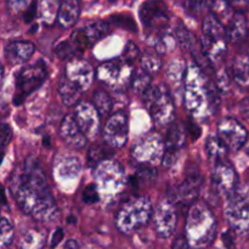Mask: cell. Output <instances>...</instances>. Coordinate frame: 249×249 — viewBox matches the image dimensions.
<instances>
[{
	"label": "cell",
	"mask_w": 249,
	"mask_h": 249,
	"mask_svg": "<svg viewBox=\"0 0 249 249\" xmlns=\"http://www.w3.org/2000/svg\"><path fill=\"white\" fill-rule=\"evenodd\" d=\"M10 190L22 212L38 221L57 219L58 208L46 184V178L34 158H27L10 178Z\"/></svg>",
	"instance_id": "cell-1"
},
{
	"label": "cell",
	"mask_w": 249,
	"mask_h": 249,
	"mask_svg": "<svg viewBox=\"0 0 249 249\" xmlns=\"http://www.w3.org/2000/svg\"><path fill=\"white\" fill-rule=\"evenodd\" d=\"M185 97L184 101L187 109L194 116L203 118L206 117L202 111L204 104L209 107L211 112H215L220 104L219 89L207 79V74L202 72L195 63L192 67L185 71Z\"/></svg>",
	"instance_id": "cell-2"
},
{
	"label": "cell",
	"mask_w": 249,
	"mask_h": 249,
	"mask_svg": "<svg viewBox=\"0 0 249 249\" xmlns=\"http://www.w3.org/2000/svg\"><path fill=\"white\" fill-rule=\"evenodd\" d=\"M216 220L203 202L192 204L187 213L185 236L192 249H206L215 240Z\"/></svg>",
	"instance_id": "cell-3"
},
{
	"label": "cell",
	"mask_w": 249,
	"mask_h": 249,
	"mask_svg": "<svg viewBox=\"0 0 249 249\" xmlns=\"http://www.w3.org/2000/svg\"><path fill=\"white\" fill-rule=\"evenodd\" d=\"M152 204L146 197H134L126 201L116 215V226L124 235L143 228L152 218Z\"/></svg>",
	"instance_id": "cell-4"
},
{
	"label": "cell",
	"mask_w": 249,
	"mask_h": 249,
	"mask_svg": "<svg viewBox=\"0 0 249 249\" xmlns=\"http://www.w3.org/2000/svg\"><path fill=\"white\" fill-rule=\"evenodd\" d=\"M225 216L230 228L240 236H249V186L238 185L228 196Z\"/></svg>",
	"instance_id": "cell-5"
},
{
	"label": "cell",
	"mask_w": 249,
	"mask_h": 249,
	"mask_svg": "<svg viewBox=\"0 0 249 249\" xmlns=\"http://www.w3.org/2000/svg\"><path fill=\"white\" fill-rule=\"evenodd\" d=\"M142 96L148 107L151 118L157 125L172 124L175 117V105L172 95L164 85L151 87Z\"/></svg>",
	"instance_id": "cell-6"
},
{
	"label": "cell",
	"mask_w": 249,
	"mask_h": 249,
	"mask_svg": "<svg viewBox=\"0 0 249 249\" xmlns=\"http://www.w3.org/2000/svg\"><path fill=\"white\" fill-rule=\"evenodd\" d=\"M201 45L204 53L209 56L211 60H219L226 53V40L228 34L224 24L214 16L208 15L203 21L202 27Z\"/></svg>",
	"instance_id": "cell-7"
},
{
	"label": "cell",
	"mask_w": 249,
	"mask_h": 249,
	"mask_svg": "<svg viewBox=\"0 0 249 249\" xmlns=\"http://www.w3.org/2000/svg\"><path fill=\"white\" fill-rule=\"evenodd\" d=\"M48 78V68L43 61H38L34 65L26 66L18 72L16 77V94L14 104L16 106L23 104L26 97L38 90Z\"/></svg>",
	"instance_id": "cell-8"
},
{
	"label": "cell",
	"mask_w": 249,
	"mask_h": 249,
	"mask_svg": "<svg viewBox=\"0 0 249 249\" xmlns=\"http://www.w3.org/2000/svg\"><path fill=\"white\" fill-rule=\"evenodd\" d=\"M133 73L131 63H128L123 58H119V60L102 63L97 68L96 78L106 87L116 91H122L125 89L128 83L131 82Z\"/></svg>",
	"instance_id": "cell-9"
},
{
	"label": "cell",
	"mask_w": 249,
	"mask_h": 249,
	"mask_svg": "<svg viewBox=\"0 0 249 249\" xmlns=\"http://www.w3.org/2000/svg\"><path fill=\"white\" fill-rule=\"evenodd\" d=\"M139 16L148 34H160L169 24L168 6L163 0H146L139 10Z\"/></svg>",
	"instance_id": "cell-10"
},
{
	"label": "cell",
	"mask_w": 249,
	"mask_h": 249,
	"mask_svg": "<svg viewBox=\"0 0 249 249\" xmlns=\"http://www.w3.org/2000/svg\"><path fill=\"white\" fill-rule=\"evenodd\" d=\"M97 190L102 194H116L123 187L125 182V175L122 165L118 162H112L107 160L96 165L95 170Z\"/></svg>",
	"instance_id": "cell-11"
},
{
	"label": "cell",
	"mask_w": 249,
	"mask_h": 249,
	"mask_svg": "<svg viewBox=\"0 0 249 249\" xmlns=\"http://www.w3.org/2000/svg\"><path fill=\"white\" fill-rule=\"evenodd\" d=\"M202 186V177L197 167H190L184 181L169 191V198L179 206L194 204Z\"/></svg>",
	"instance_id": "cell-12"
},
{
	"label": "cell",
	"mask_w": 249,
	"mask_h": 249,
	"mask_svg": "<svg viewBox=\"0 0 249 249\" xmlns=\"http://www.w3.org/2000/svg\"><path fill=\"white\" fill-rule=\"evenodd\" d=\"M165 145L156 134H150L136 142L133 148V156L139 164L151 165L163 160Z\"/></svg>",
	"instance_id": "cell-13"
},
{
	"label": "cell",
	"mask_w": 249,
	"mask_h": 249,
	"mask_svg": "<svg viewBox=\"0 0 249 249\" xmlns=\"http://www.w3.org/2000/svg\"><path fill=\"white\" fill-rule=\"evenodd\" d=\"M238 175L235 168L226 160L216 162L212 173V187L218 195L229 196L238 186Z\"/></svg>",
	"instance_id": "cell-14"
},
{
	"label": "cell",
	"mask_w": 249,
	"mask_h": 249,
	"mask_svg": "<svg viewBox=\"0 0 249 249\" xmlns=\"http://www.w3.org/2000/svg\"><path fill=\"white\" fill-rule=\"evenodd\" d=\"M177 204L172 199H163L160 202L153 215L156 233L160 238H168L174 233L177 229Z\"/></svg>",
	"instance_id": "cell-15"
},
{
	"label": "cell",
	"mask_w": 249,
	"mask_h": 249,
	"mask_svg": "<svg viewBox=\"0 0 249 249\" xmlns=\"http://www.w3.org/2000/svg\"><path fill=\"white\" fill-rule=\"evenodd\" d=\"M218 136L221 139L229 151L241 150L248 139L245 126L233 118H224L218 124Z\"/></svg>",
	"instance_id": "cell-16"
},
{
	"label": "cell",
	"mask_w": 249,
	"mask_h": 249,
	"mask_svg": "<svg viewBox=\"0 0 249 249\" xmlns=\"http://www.w3.org/2000/svg\"><path fill=\"white\" fill-rule=\"evenodd\" d=\"M105 142L112 148H121L128 139V118L123 111L109 116L104 128Z\"/></svg>",
	"instance_id": "cell-17"
},
{
	"label": "cell",
	"mask_w": 249,
	"mask_h": 249,
	"mask_svg": "<svg viewBox=\"0 0 249 249\" xmlns=\"http://www.w3.org/2000/svg\"><path fill=\"white\" fill-rule=\"evenodd\" d=\"M109 32V23L106 21H92L88 23L87 26L83 28L77 29L72 33L71 40L72 43L83 51L84 49L90 48L92 44L96 43L101 38H104L107 33Z\"/></svg>",
	"instance_id": "cell-18"
},
{
	"label": "cell",
	"mask_w": 249,
	"mask_h": 249,
	"mask_svg": "<svg viewBox=\"0 0 249 249\" xmlns=\"http://www.w3.org/2000/svg\"><path fill=\"white\" fill-rule=\"evenodd\" d=\"M74 118L78 125L88 139H94L100 129V113L94 105L78 104L74 111Z\"/></svg>",
	"instance_id": "cell-19"
},
{
	"label": "cell",
	"mask_w": 249,
	"mask_h": 249,
	"mask_svg": "<svg viewBox=\"0 0 249 249\" xmlns=\"http://www.w3.org/2000/svg\"><path fill=\"white\" fill-rule=\"evenodd\" d=\"M60 135L66 145L80 150L87 145L88 138L78 125L74 116H66L60 124Z\"/></svg>",
	"instance_id": "cell-20"
},
{
	"label": "cell",
	"mask_w": 249,
	"mask_h": 249,
	"mask_svg": "<svg viewBox=\"0 0 249 249\" xmlns=\"http://www.w3.org/2000/svg\"><path fill=\"white\" fill-rule=\"evenodd\" d=\"M65 75L84 91L91 84L94 72H92V68L90 67L89 63L83 60L74 58V60H71L66 67Z\"/></svg>",
	"instance_id": "cell-21"
},
{
	"label": "cell",
	"mask_w": 249,
	"mask_h": 249,
	"mask_svg": "<svg viewBox=\"0 0 249 249\" xmlns=\"http://www.w3.org/2000/svg\"><path fill=\"white\" fill-rule=\"evenodd\" d=\"M36 51L33 43L26 40L11 41L5 48V58L11 66H18L27 62Z\"/></svg>",
	"instance_id": "cell-22"
},
{
	"label": "cell",
	"mask_w": 249,
	"mask_h": 249,
	"mask_svg": "<svg viewBox=\"0 0 249 249\" xmlns=\"http://www.w3.org/2000/svg\"><path fill=\"white\" fill-rule=\"evenodd\" d=\"M79 15L80 5L78 0H60L56 19L62 28L74 26L79 18Z\"/></svg>",
	"instance_id": "cell-23"
},
{
	"label": "cell",
	"mask_w": 249,
	"mask_h": 249,
	"mask_svg": "<svg viewBox=\"0 0 249 249\" xmlns=\"http://www.w3.org/2000/svg\"><path fill=\"white\" fill-rule=\"evenodd\" d=\"M249 26L248 19L243 15V12L237 11L233 14L232 18L230 19L226 28V34H228V39H230L233 43H240V41L245 40L248 36Z\"/></svg>",
	"instance_id": "cell-24"
},
{
	"label": "cell",
	"mask_w": 249,
	"mask_h": 249,
	"mask_svg": "<svg viewBox=\"0 0 249 249\" xmlns=\"http://www.w3.org/2000/svg\"><path fill=\"white\" fill-rule=\"evenodd\" d=\"M232 78L241 88L249 87V55L240 53L232 62Z\"/></svg>",
	"instance_id": "cell-25"
},
{
	"label": "cell",
	"mask_w": 249,
	"mask_h": 249,
	"mask_svg": "<svg viewBox=\"0 0 249 249\" xmlns=\"http://www.w3.org/2000/svg\"><path fill=\"white\" fill-rule=\"evenodd\" d=\"M55 169L57 174L65 178H75L79 175L80 169H82V164H80L79 158L74 157V156H62V157L56 160Z\"/></svg>",
	"instance_id": "cell-26"
},
{
	"label": "cell",
	"mask_w": 249,
	"mask_h": 249,
	"mask_svg": "<svg viewBox=\"0 0 249 249\" xmlns=\"http://www.w3.org/2000/svg\"><path fill=\"white\" fill-rule=\"evenodd\" d=\"M58 94L61 100L66 106H72L79 100L80 95L83 94V90L79 87L71 82L66 75H62L58 84Z\"/></svg>",
	"instance_id": "cell-27"
},
{
	"label": "cell",
	"mask_w": 249,
	"mask_h": 249,
	"mask_svg": "<svg viewBox=\"0 0 249 249\" xmlns=\"http://www.w3.org/2000/svg\"><path fill=\"white\" fill-rule=\"evenodd\" d=\"M46 235L40 229H28L19 238V249H43Z\"/></svg>",
	"instance_id": "cell-28"
},
{
	"label": "cell",
	"mask_w": 249,
	"mask_h": 249,
	"mask_svg": "<svg viewBox=\"0 0 249 249\" xmlns=\"http://www.w3.org/2000/svg\"><path fill=\"white\" fill-rule=\"evenodd\" d=\"M112 156H113L112 147L105 142V143H95V145L90 146L87 158L90 167H96V165H99L100 163L109 160Z\"/></svg>",
	"instance_id": "cell-29"
},
{
	"label": "cell",
	"mask_w": 249,
	"mask_h": 249,
	"mask_svg": "<svg viewBox=\"0 0 249 249\" xmlns=\"http://www.w3.org/2000/svg\"><path fill=\"white\" fill-rule=\"evenodd\" d=\"M185 141H186V134H185L184 126L179 123L170 124L169 128H168L167 135H165V147L180 150L185 145Z\"/></svg>",
	"instance_id": "cell-30"
},
{
	"label": "cell",
	"mask_w": 249,
	"mask_h": 249,
	"mask_svg": "<svg viewBox=\"0 0 249 249\" xmlns=\"http://www.w3.org/2000/svg\"><path fill=\"white\" fill-rule=\"evenodd\" d=\"M206 151L209 158L214 160V163H216L225 160L229 148L226 147L225 143L221 141V139L218 135H211L208 136L206 141Z\"/></svg>",
	"instance_id": "cell-31"
},
{
	"label": "cell",
	"mask_w": 249,
	"mask_h": 249,
	"mask_svg": "<svg viewBox=\"0 0 249 249\" xmlns=\"http://www.w3.org/2000/svg\"><path fill=\"white\" fill-rule=\"evenodd\" d=\"M175 36H177L178 43L182 46V49H185L189 53H191L198 45L194 34L187 29V27L182 22H179L178 26L175 27Z\"/></svg>",
	"instance_id": "cell-32"
},
{
	"label": "cell",
	"mask_w": 249,
	"mask_h": 249,
	"mask_svg": "<svg viewBox=\"0 0 249 249\" xmlns=\"http://www.w3.org/2000/svg\"><path fill=\"white\" fill-rule=\"evenodd\" d=\"M209 7H211L212 14H213L223 24H229L230 19L232 18L233 14H235L226 0H215V1H212Z\"/></svg>",
	"instance_id": "cell-33"
},
{
	"label": "cell",
	"mask_w": 249,
	"mask_h": 249,
	"mask_svg": "<svg viewBox=\"0 0 249 249\" xmlns=\"http://www.w3.org/2000/svg\"><path fill=\"white\" fill-rule=\"evenodd\" d=\"M151 74L146 72L145 70H138L136 72L133 73V78H131V88L134 91L139 92V94L143 95L152 85H151Z\"/></svg>",
	"instance_id": "cell-34"
},
{
	"label": "cell",
	"mask_w": 249,
	"mask_h": 249,
	"mask_svg": "<svg viewBox=\"0 0 249 249\" xmlns=\"http://www.w3.org/2000/svg\"><path fill=\"white\" fill-rule=\"evenodd\" d=\"M94 106L100 113V116L108 114L113 107L111 96L104 90H96L94 94Z\"/></svg>",
	"instance_id": "cell-35"
},
{
	"label": "cell",
	"mask_w": 249,
	"mask_h": 249,
	"mask_svg": "<svg viewBox=\"0 0 249 249\" xmlns=\"http://www.w3.org/2000/svg\"><path fill=\"white\" fill-rule=\"evenodd\" d=\"M60 0H39L41 17L46 23H51L57 17Z\"/></svg>",
	"instance_id": "cell-36"
},
{
	"label": "cell",
	"mask_w": 249,
	"mask_h": 249,
	"mask_svg": "<svg viewBox=\"0 0 249 249\" xmlns=\"http://www.w3.org/2000/svg\"><path fill=\"white\" fill-rule=\"evenodd\" d=\"M56 56L61 60H73L75 56L79 55L82 51L72 43V40H63L58 43L55 48Z\"/></svg>",
	"instance_id": "cell-37"
},
{
	"label": "cell",
	"mask_w": 249,
	"mask_h": 249,
	"mask_svg": "<svg viewBox=\"0 0 249 249\" xmlns=\"http://www.w3.org/2000/svg\"><path fill=\"white\" fill-rule=\"evenodd\" d=\"M177 41V36H172L170 33H165V31L162 32V33L156 36V50L158 53H169L174 49Z\"/></svg>",
	"instance_id": "cell-38"
},
{
	"label": "cell",
	"mask_w": 249,
	"mask_h": 249,
	"mask_svg": "<svg viewBox=\"0 0 249 249\" xmlns=\"http://www.w3.org/2000/svg\"><path fill=\"white\" fill-rule=\"evenodd\" d=\"M109 22L113 23L114 26L119 27V28L126 29V31L133 32V33H136V32H138V26H136L135 19L133 18L131 15H126V14L112 15V16L109 17Z\"/></svg>",
	"instance_id": "cell-39"
},
{
	"label": "cell",
	"mask_w": 249,
	"mask_h": 249,
	"mask_svg": "<svg viewBox=\"0 0 249 249\" xmlns=\"http://www.w3.org/2000/svg\"><path fill=\"white\" fill-rule=\"evenodd\" d=\"M141 68L145 70L146 72L150 73V74H155V73L160 72V70L162 68V61L158 57L156 53H146L141 56Z\"/></svg>",
	"instance_id": "cell-40"
},
{
	"label": "cell",
	"mask_w": 249,
	"mask_h": 249,
	"mask_svg": "<svg viewBox=\"0 0 249 249\" xmlns=\"http://www.w3.org/2000/svg\"><path fill=\"white\" fill-rule=\"evenodd\" d=\"M0 226H1L0 228L1 229V231H0V241H1V247L5 248L11 245L12 240H14V226L5 216L1 219V225Z\"/></svg>",
	"instance_id": "cell-41"
},
{
	"label": "cell",
	"mask_w": 249,
	"mask_h": 249,
	"mask_svg": "<svg viewBox=\"0 0 249 249\" xmlns=\"http://www.w3.org/2000/svg\"><path fill=\"white\" fill-rule=\"evenodd\" d=\"M99 190H97L96 184L88 185L84 189V192H83V201L88 204H92L99 202Z\"/></svg>",
	"instance_id": "cell-42"
},
{
	"label": "cell",
	"mask_w": 249,
	"mask_h": 249,
	"mask_svg": "<svg viewBox=\"0 0 249 249\" xmlns=\"http://www.w3.org/2000/svg\"><path fill=\"white\" fill-rule=\"evenodd\" d=\"M139 53H140V51H139L138 45H136L135 43H133V41H129V43L126 44V48L125 50H124L123 55H122V58H123L124 61H126L128 63H131V65H133L134 61L139 57Z\"/></svg>",
	"instance_id": "cell-43"
},
{
	"label": "cell",
	"mask_w": 249,
	"mask_h": 249,
	"mask_svg": "<svg viewBox=\"0 0 249 249\" xmlns=\"http://www.w3.org/2000/svg\"><path fill=\"white\" fill-rule=\"evenodd\" d=\"M178 157H179V150L177 148H169L165 147L164 155H163L162 163L164 167H172V165L175 164V162L178 160Z\"/></svg>",
	"instance_id": "cell-44"
},
{
	"label": "cell",
	"mask_w": 249,
	"mask_h": 249,
	"mask_svg": "<svg viewBox=\"0 0 249 249\" xmlns=\"http://www.w3.org/2000/svg\"><path fill=\"white\" fill-rule=\"evenodd\" d=\"M206 6L204 0H185V9L192 15H198Z\"/></svg>",
	"instance_id": "cell-45"
},
{
	"label": "cell",
	"mask_w": 249,
	"mask_h": 249,
	"mask_svg": "<svg viewBox=\"0 0 249 249\" xmlns=\"http://www.w3.org/2000/svg\"><path fill=\"white\" fill-rule=\"evenodd\" d=\"M32 4L33 0H9V7L14 12H24Z\"/></svg>",
	"instance_id": "cell-46"
},
{
	"label": "cell",
	"mask_w": 249,
	"mask_h": 249,
	"mask_svg": "<svg viewBox=\"0 0 249 249\" xmlns=\"http://www.w3.org/2000/svg\"><path fill=\"white\" fill-rule=\"evenodd\" d=\"M12 139V129L6 123L1 124V129H0V143H1L2 150H5L7 145L10 143Z\"/></svg>",
	"instance_id": "cell-47"
},
{
	"label": "cell",
	"mask_w": 249,
	"mask_h": 249,
	"mask_svg": "<svg viewBox=\"0 0 249 249\" xmlns=\"http://www.w3.org/2000/svg\"><path fill=\"white\" fill-rule=\"evenodd\" d=\"M186 131H187V134L191 136L192 140H197V139H198L202 134L201 126H199L196 122L192 121V119H189V121H187Z\"/></svg>",
	"instance_id": "cell-48"
},
{
	"label": "cell",
	"mask_w": 249,
	"mask_h": 249,
	"mask_svg": "<svg viewBox=\"0 0 249 249\" xmlns=\"http://www.w3.org/2000/svg\"><path fill=\"white\" fill-rule=\"evenodd\" d=\"M229 85H230V82H229V77L225 71L218 73V75H216V88L221 91H226L229 89Z\"/></svg>",
	"instance_id": "cell-49"
},
{
	"label": "cell",
	"mask_w": 249,
	"mask_h": 249,
	"mask_svg": "<svg viewBox=\"0 0 249 249\" xmlns=\"http://www.w3.org/2000/svg\"><path fill=\"white\" fill-rule=\"evenodd\" d=\"M189 242H187L186 236L179 235L177 238H175L174 243H173V249H190Z\"/></svg>",
	"instance_id": "cell-50"
},
{
	"label": "cell",
	"mask_w": 249,
	"mask_h": 249,
	"mask_svg": "<svg viewBox=\"0 0 249 249\" xmlns=\"http://www.w3.org/2000/svg\"><path fill=\"white\" fill-rule=\"evenodd\" d=\"M62 238H63V230H62V229H56V231L53 232V237H51L50 247L55 248L56 246H57L58 243L62 241Z\"/></svg>",
	"instance_id": "cell-51"
},
{
	"label": "cell",
	"mask_w": 249,
	"mask_h": 249,
	"mask_svg": "<svg viewBox=\"0 0 249 249\" xmlns=\"http://www.w3.org/2000/svg\"><path fill=\"white\" fill-rule=\"evenodd\" d=\"M36 5L33 2V4H32L31 6H29L28 9L24 11V15H23L24 22H27V23H28V22H31L32 19L36 17Z\"/></svg>",
	"instance_id": "cell-52"
},
{
	"label": "cell",
	"mask_w": 249,
	"mask_h": 249,
	"mask_svg": "<svg viewBox=\"0 0 249 249\" xmlns=\"http://www.w3.org/2000/svg\"><path fill=\"white\" fill-rule=\"evenodd\" d=\"M63 249H79V246H78V242L75 240H70L66 242Z\"/></svg>",
	"instance_id": "cell-53"
},
{
	"label": "cell",
	"mask_w": 249,
	"mask_h": 249,
	"mask_svg": "<svg viewBox=\"0 0 249 249\" xmlns=\"http://www.w3.org/2000/svg\"><path fill=\"white\" fill-rule=\"evenodd\" d=\"M233 1L238 2V4H243V5L249 4V0H233Z\"/></svg>",
	"instance_id": "cell-54"
},
{
	"label": "cell",
	"mask_w": 249,
	"mask_h": 249,
	"mask_svg": "<svg viewBox=\"0 0 249 249\" xmlns=\"http://www.w3.org/2000/svg\"><path fill=\"white\" fill-rule=\"evenodd\" d=\"M108 1H111V2H114V1H117V0H108Z\"/></svg>",
	"instance_id": "cell-55"
},
{
	"label": "cell",
	"mask_w": 249,
	"mask_h": 249,
	"mask_svg": "<svg viewBox=\"0 0 249 249\" xmlns=\"http://www.w3.org/2000/svg\"><path fill=\"white\" fill-rule=\"evenodd\" d=\"M248 26H249V19H248Z\"/></svg>",
	"instance_id": "cell-56"
}]
</instances>
